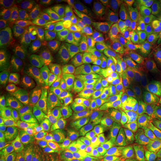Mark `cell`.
Segmentation results:
<instances>
[{
    "instance_id": "e575fe53",
    "label": "cell",
    "mask_w": 161,
    "mask_h": 161,
    "mask_svg": "<svg viewBox=\"0 0 161 161\" xmlns=\"http://www.w3.org/2000/svg\"><path fill=\"white\" fill-rule=\"evenodd\" d=\"M160 109H161V108H160Z\"/></svg>"
},
{
    "instance_id": "8992f818",
    "label": "cell",
    "mask_w": 161,
    "mask_h": 161,
    "mask_svg": "<svg viewBox=\"0 0 161 161\" xmlns=\"http://www.w3.org/2000/svg\"><path fill=\"white\" fill-rule=\"evenodd\" d=\"M78 102L72 84L70 70L66 69L60 83L50 94L49 108L52 112L68 120L77 109Z\"/></svg>"
},
{
    "instance_id": "cb8c5ba5",
    "label": "cell",
    "mask_w": 161,
    "mask_h": 161,
    "mask_svg": "<svg viewBox=\"0 0 161 161\" xmlns=\"http://www.w3.org/2000/svg\"><path fill=\"white\" fill-rule=\"evenodd\" d=\"M26 148L25 161H59L57 152L37 136L30 139Z\"/></svg>"
},
{
    "instance_id": "3957f363",
    "label": "cell",
    "mask_w": 161,
    "mask_h": 161,
    "mask_svg": "<svg viewBox=\"0 0 161 161\" xmlns=\"http://www.w3.org/2000/svg\"><path fill=\"white\" fill-rule=\"evenodd\" d=\"M36 136L60 152L64 148L69 137L67 120L55 113L44 111L37 114L31 122Z\"/></svg>"
},
{
    "instance_id": "ffe728a7",
    "label": "cell",
    "mask_w": 161,
    "mask_h": 161,
    "mask_svg": "<svg viewBox=\"0 0 161 161\" xmlns=\"http://www.w3.org/2000/svg\"><path fill=\"white\" fill-rule=\"evenodd\" d=\"M86 66L93 83V96L108 105L112 101V78L109 72L102 66L93 64H86Z\"/></svg>"
},
{
    "instance_id": "f546056e",
    "label": "cell",
    "mask_w": 161,
    "mask_h": 161,
    "mask_svg": "<svg viewBox=\"0 0 161 161\" xmlns=\"http://www.w3.org/2000/svg\"><path fill=\"white\" fill-rule=\"evenodd\" d=\"M21 60L18 52L8 48L2 47L0 49V72L3 75L19 66Z\"/></svg>"
},
{
    "instance_id": "7402d4cb",
    "label": "cell",
    "mask_w": 161,
    "mask_h": 161,
    "mask_svg": "<svg viewBox=\"0 0 161 161\" xmlns=\"http://www.w3.org/2000/svg\"><path fill=\"white\" fill-rule=\"evenodd\" d=\"M35 60L43 61L52 67L60 69H66L69 66H73L76 64H86V61L76 51L46 50L36 56Z\"/></svg>"
},
{
    "instance_id": "4dcf8cb0",
    "label": "cell",
    "mask_w": 161,
    "mask_h": 161,
    "mask_svg": "<svg viewBox=\"0 0 161 161\" xmlns=\"http://www.w3.org/2000/svg\"><path fill=\"white\" fill-rule=\"evenodd\" d=\"M160 3L161 1H158V0H140V1H138L139 5L142 6V8L152 7V6H154Z\"/></svg>"
},
{
    "instance_id": "4fadbf2b",
    "label": "cell",
    "mask_w": 161,
    "mask_h": 161,
    "mask_svg": "<svg viewBox=\"0 0 161 161\" xmlns=\"http://www.w3.org/2000/svg\"><path fill=\"white\" fill-rule=\"evenodd\" d=\"M43 8L37 0H1L0 11L7 21L20 22L31 19Z\"/></svg>"
},
{
    "instance_id": "d4e9b609",
    "label": "cell",
    "mask_w": 161,
    "mask_h": 161,
    "mask_svg": "<svg viewBox=\"0 0 161 161\" xmlns=\"http://www.w3.org/2000/svg\"><path fill=\"white\" fill-rule=\"evenodd\" d=\"M158 54L154 52L141 56L134 77L142 81L160 74L161 69L158 62Z\"/></svg>"
},
{
    "instance_id": "ac0fdd59",
    "label": "cell",
    "mask_w": 161,
    "mask_h": 161,
    "mask_svg": "<svg viewBox=\"0 0 161 161\" xmlns=\"http://www.w3.org/2000/svg\"><path fill=\"white\" fill-rule=\"evenodd\" d=\"M47 50L76 51L74 34L66 26L47 22Z\"/></svg>"
},
{
    "instance_id": "5bb4252c",
    "label": "cell",
    "mask_w": 161,
    "mask_h": 161,
    "mask_svg": "<svg viewBox=\"0 0 161 161\" xmlns=\"http://www.w3.org/2000/svg\"><path fill=\"white\" fill-rule=\"evenodd\" d=\"M103 29L102 16L98 11L91 10L73 33L76 49L80 51L97 41Z\"/></svg>"
},
{
    "instance_id": "52a82bcc",
    "label": "cell",
    "mask_w": 161,
    "mask_h": 161,
    "mask_svg": "<svg viewBox=\"0 0 161 161\" xmlns=\"http://www.w3.org/2000/svg\"><path fill=\"white\" fill-rule=\"evenodd\" d=\"M106 111L105 104L95 96L84 102L72 117V127L77 134H84L98 125Z\"/></svg>"
},
{
    "instance_id": "2e32d148",
    "label": "cell",
    "mask_w": 161,
    "mask_h": 161,
    "mask_svg": "<svg viewBox=\"0 0 161 161\" xmlns=\"http://www.w3.org/2000/svg\"><path fill=\"white\" fill-rule=\"evenodd\" d=\"M145 37L155 44L161 43V15L154 11L138 12L128 19Z\"/></svg>"
},
{
    "instance_id": "603a6c76",
    "label": "cell",
    "mask_w": 161,
    "mask_h": 161,
    "mask_svg": "<svg viewBox=\"0 0 161 161\" xmlns=\"http://www.w3.org/2000/svg\"><path fill=\"white\" fill-rule=\"evenodd\" d=\"M78 53L86 63L87 62L96 66L110 65L121 55L98 41L94 42L88 47L80 50Z\"/></svg>"
},
{
    "instance_id": "484cf974",
    "label": "cell",
    "mask_w": 161,
    "mask_h": 161,
    "mask_svg": "<svg viewBox=\"0 0 161 161\" xmlns=\"http://www.w3.org/2000/svg\"><path fill=\"white\" fill-rule=\"evenodd\" d=\"M140 94L142 100L151 104L161 102V72L142 81Z\"/></svg>"
},
{
    "instance_id": "277c9868",
    "label": "cell",
    "mask_w": 161,
    "mask_h": 161,
    "mask_svg": "<svg viewBox=\"0 0 161 161\" xmlns=\"http://www.w3.org/2000/svg\"><path fill=\"white\" fill-rule=\"evenodd\" d=\"M43 14L50 22L63 25L75 31L91 11L85 1H45Z\"/></svg>"
},
{
    "instance_id": "e0dca14e",
    "label": "cell",
    "mask_w": 161,
    "mask_h": 161,
    "mask_svg": "<svg viewBox=\"0 0 161 161\" xmlns=\"http://www.w3.org/2000/svg\"><path fill=\"white\" fill-rule=\"evenodd\" d=\"M30 19L25 21H6L2 25L1 43L3 47L17 52L23 51L29 34Z\"/></svg>"
},
{
    "instance_id": "83f0119b",
    "label": "cell",
    "mask_w": 161,
    "mask_h": 161,
    "mask_svg": "<svg viewBox=\"0 0 161 161\" xmlns=\"http://www.w3.org/2000/svg\"><path fill=\"white\" fill-rule=\"evenodd\" d=\"M141 57L119 60L108 65V71L114 75L131 78L135 75Z\"/></svg>"
},
{
    "instance_id": "6da1fadb",
    "label": "cell",
    "mask_w": 161,
    "mask_h": 161,
    "mask_svg": "<svg viewBox=\"0 0 161 161\" xmlns=\"http://www.w3.org/2000/svg\"><path fill=\"white\" fill-rule=\"evenodd\" d=\"M32 102L29 73L19 66L0 78V116L2 122H12L25 112Z\"/></svg>"
},
{
    "instance_id": "d6a6232c",
    "label": "cell",
    "mask_w": 161,
    "mask_h": 161,
    "mask_svg": "<svg viewBox=\"0 0 161 161\" xmlns=\"http://www.w3.org/2000/svg\"><path fill=\"white\" fill-rule=\"evenodd\" d=\"M158 62L159 66H160V69H161V53H159V54H158Z\"/></svg>"
},
{
    "instance_id": "836d02e7",
    "label": "cell",
    "mask_w": 161,
    "mask_h": 161,
    "mask_svg": "<svg viewBox=\"0 0 161 161\" xmlns=\"http://www.w3.org/2000/svg\"><path fill=\"white\" fill-rule=\"evenodd\" d=\"M67 161H78V160H67Z\"/></svg>"
},
{
    "instance_id": "8fae6325",
    "label": "cell",
    "mask_w": 161,
    "mask_h": 161,
    "mask_svg": "<svg viewBox=\"0 0 161 161\" xmlns=\"http://www.w3.org/2000/svg\"><path fill=\"white\" fill-rule=\"evenodd\" d=\"M142 152L147 158L161 161V109L152 111L149 122L140 139Z\"/></svg>"
},
{
    "instance_id": "9c48e42d",
    "label": "cell",
    "mask_w": 161,
    "mask_h": 161,
    "mask_svg": "<svg viewBox=\"0 0 161 161\" xmlns=\"http://www.w3.org/2000/svg\"><path fill=\"white\" fill-rule=\"evenodd\" d=\"M70 148L78 161H111L108 148L97 137L78 136L72 141Z\"/></svg>"
},
{
    "instance_id": "30bf717a",
    "label": "cell",
    "mask_w": 161,
    "mask_h": 161,
    "mask_svg": "<svg viewBox=\"0 0 161 161\" xmlns=\"http://www.w3.org/2000/svg\"><path fill=\"white\" fill-rule=\"evenodd\" d=\"M64 70L52 67L43 61L35 60L31 68V83L34 90L40 96L52 92L61 80Z\"/></svg>"
},
{
    "instance_id": "44dd1931",
    "label": "cell",
    "mask_w": 161,
    "mask_h": 161,
    "mask_svg": "<svg viewBox=\"0 0 161 161\" xmlns=\"http://www.w3.org/2000/svg\"><path fill=\"white\" fill-rule=\"evenodd\" d=\"M74 91L79 102H86L93 96V83L86 64H76L70 69Z\"/></svg>"
},
{
    "instance_id": "f1b7e54d",
    "label": "cell",
    "mask_w": 161,
    "mask_h": 161,
    "mask_svg": "<svg viewBox=\"0 0 161 161\" xmlns=\"http://www.w3.org/2000/svg\"><path fill=\"white\" fill-rule=\"evenodd\" d=\"M133 3V1L128 0H102L99 2L98 7L103 14L117 17L128 11L131 8Z\"/></svg>"
},
{
    "instance_id": "5b68a950",
    "label": "cell",
    "mask_w": 161,
    "mask_h": 161,
    "mask_svg": "<svg viewBox=\"0 0 161 161\" xmlns=\"http://www.w3.org/2000/svg\"><path fill=\"white\" fill-rule=\"evenodd\" d=\"M26 137L23 130L12 122L0 126V161H25Z\"/></svg>"
},
{
    "instance_id": "d6986e66",
    "label": "cell",
    "mask_w": 161,
    "mask_h": 161,
    "mask_svg": "<svg viewBox=\"0 0 161 161\" xmlns=\"http://www.w3.org/2000/svg\"><path fill=\"white\" fill-rule=\"evenodd\" d=\"M142 81L134 77L125 78L119 75L112 77V101L116 103H125L137 97L140 92Z\"/></svg>"
},
{
    "instance_id": "1f68e13d",
    "label": "cell",
    "mask_w": 161,
    "mask_h": 161,
    "mask_svg": "<svg viewBox=\"0 0 161 161\" xmlns=\"http://www.w3.org/2000/svg\"><path fill=\"white\" fill-rule=\"evenodd\" d=\"M125 161H148L146 160H142V159H134V158H128Z\"/></svg>"
},
{
    "instance_id": "4316f807",
    "label": "cell",
    "mask_w": 161,
    "mask_h": 161,
    "mask_svg": "<svg viewBox=\"0 0 161 161\" xmlns=\"http://www.w3.org/2000/svg\"><path fill=\"white\" fill-rule=\"evenodd\" d=\"M97 41L103 43L113 51L117 52L120 55L133 52L130 46L123 39H122L116 34L108 30L106 28H104L102 30Z\"/></svg>"
},
{
    "instance_id": "7c38bea8",
    "label": "cell",
    "mask_w": 161,
    "mask_h": 161,
    "mask_svg": "<svg viewBox=\"0 0 161 161\" xmlns=\"http://www.w3.org/2000/svg\"><path fill=\"white\" fill-rule=\"evenodd\" d=\"M47 21L43 13L39 12L30 19L25 45L22 53L27 58L35 57L47 50Z\"/></svg>"
},
{
    "instance_id": "9a60e30c",
    "label": "cell",
    "mask_w": 161,
    "mask_h": 161,
    "mask_svg": "<svg viewBox=\"0 0 161 161\" xmlns=\"http://www.w3.org/2000/svg\"><path fill=\"white\" fill-rule=\"evenodd\" d=\"M106 29L118 35L134 52L148 49L156 44L145 37L128 19H119L108 24Z\"/></svg>"
},
{
    "instance_id": "ba28073f",
    "label": "cell",
    "mask_w": 161,
    "mask_h": 161,
    "mask_svg": "<svg viewBox=\"0 0 161 161\" xmlns=\"http://www.w3.org/2000/svg\"><path fill=\"white\" fill-rule=\"evenodd\" d=\"M152 111V104L142 99L122 103L116 110L121 122L134 132L140 131L148 125Z\"/></svg>"
},
{
    "instance_id": "7a4b0ae2",
    "label": "cell",
    "mask_w": 161,
    "mask_h": 161,
    "mask_svg": "<svg viewBox=\"0 0 161 161\" xmlns=\"http://www.w3.org/2000/svg\"><path fill=\"white\" fill-rule=\"evenodd\" d=\"M97 128L96 137L108 148L111 161H125L129 158L134 146L125 126L119 118L112 114L106 116Z\"/></svg>"
}]
</instances>
